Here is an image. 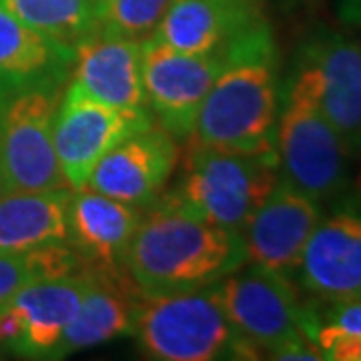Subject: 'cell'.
<instances>
[{
  "label": "cell",
  "instance_id": "20",
  "mask_svg": "<svg viewBox=\"0 0 361 361\" xmlns=\"http://www.w3.org/2000/svg\"><path fill=\"white\" fill-rule=\"evenodd\" d=\"M71 191L0 195V253L66 245Z\"/></svg>",
  "mask_w": 361,
  "mask_h": 361
},
{
  "label": "cell",
  "instance_id": "9",
  "mask_svg": "<svg viewBox=\"0 0 361 361\" xmlns=\"http://www.w3.org/2000/svg\"><path fill=\"white\" fill-rule=\"evenodd\" d=\"M291 71L305 80L323 116L349 155L361 157V44L331 28L313 30L299 44Z\"/></svg>",
  "mask_w": 361,
  "mask_h": 361
},
{
  "label": "cell",
  "instance_id": "15",
  "mask_svg": "<svg viewBox=\"0 0 361 361\" xmlns=\"http://www.w3.org/2000/svg\"><path fill=\"white\" fill-rule=\"evenodd\" d=\"M145 209L82 187L71 191L66 209L68 239L78 263L92 273H129L125 257Z\"/></svg>",
  "mask_w": 361,
  "mask_h": 361
},
{
  "label": "cell",
  "instance_id": "7",
  "mask_svg": "<svg viewBox=\"0 0 361 361\" xmlns=\"http://www.w3.org/2000/svg\"><path fill=\"white\" fill-rule=\"evenodd\" d=\"M63 89L26 90L0 101V177L4 193L71 189L54 149Z\"/></svg>",
  "mask_w": 361,
  "mask_h": 361
},
{
  "label": "cell",
  "instance_id": "12",
  "mask_svg": "<svg viewBox=\"0 0 361 361\" xmlns=\"http://www.w3.org/2000/svg\"><path fill=\"white\" fill-rule=\"evenodd\" d=\"M322 217V203L279 175L271 193L241 229L247 263L293 279L303 249Z\"/></svg>",
  "mask_w": 361,
  "mask_h": 361
},
{
  "label": "cell",
  "instance_id": "1",
  "mask_svg": "<svg viewBox=\"0 0 361 361\" xmlns=\"http://www.w3.org/2000/svg\"><path fill=\"white\" fill-rule=\"evenodd\" d=\"M245 263L241 233L165 201H157L142 215L125 257L130 279L145 295L203 289Z\"/></svg>",
  "mask_w": 361,
  "mask_h": 361
},
{
  "label": "cell",
  "instance_id": "13",
  "mask_svg": "<svg viewBox=\"0 0 361 361\" xmlns=\"http://www.w3.org/2000/svg\"><path fill=\"white\" fill-rule=\"evenodd\" d=\"M293 281L315 301L361 295V205L341 203L323 215L303 249Z\"/></svg>",
  "mask_w": 361,
  "mask_h": 361
},
{
  "label": "cell",
  "instance_id": "10",
  "mask_svg": "<svg viewBox=\"0 0 361 361\" xmlns=\"http://www.w3.org/2000/svg\"><path fill=\"white\" fill-rule=\"evenodd\" d=\"M153 125L147 106H111L66 85L54 116V149L66 185L73 191L87 187L92 169L109 151Z\"/></svg>",
  "mask_w": 361,
  "mask_h": 361
},
{
  "label": "cell",
  "instance_id": "22",
  "mask_svg": "<svg viewBox=\"0 0 361 361\" xmlns=\"http://www.w3.org/2000/svg\"><path fill=\"white\" fill-rule=\"evenodd\" d=\"M0 4L23 23L71 49L97 32V0H0Z\"/></svg>",
  "mask_w": 361,
  "mask_h": 361
},
{
  "label": "cell",
  "instance_id": "17",
  "mask_svg": "<svg viewBox=\"0 0 361 361\" xmlns=\"http://www.w3.org/2000/svg\"><path fill=\"white\" fill-rule=\"evenodd\" d=\"M68 80L73 89L92 101L125 109L147 106L142 89V40L92 32L75 49Z\"/></svg>",
  "mask_w": 361,
  "mask_h": 361
},
{
  "label": "cell",
  "instance_id": "23",
  "mask_svg": "<svg viewBox=\"0 0 361 361\" xmlns=\"http://www.w3.org/2000/svg\"><path fill=\"white\" fill-rule=\"evenodd\" d=\"M75 251L68 245H49L16 253H0V303L26 285L80 271Z\"/></svg>",
  "mask_w": 361,
  "mask_h": 361
},
{
  "label": "cell",
  "instance_id": "16",
  "mask_svg": "<svg viewBox=\"0 0 361 361\" xmlns=\"http://www.w3.org/2000/svg\"><path fill=\"white\" fill-rule=\"evenodd\" d=\"M263 20L261 0H175L149 39L207 54L231 49Z\"/></svg>",
  "mask_w": 361,
  "mask_h": 361
},
{
  "label": "cell",
  "instance_id": "2",
  "mask_svg": "<svg viewBox=\"0 0 361 361\" xmlns=\"http://www.w3.org/2000/svg\"><path fill=\"white\" fill-rule=\"evenodd\" d=\"M281 104L277 42L263 20L237 42L233 63L207 92L189 141L233 153L275 155Z\"/></svg>",
  "mask_w": 361,
  "mask_h": 361
},
{
  "label": "cell",
  "instance_id": "14",
  "mask_svg": "<svg viewBox=\"0 0 361 361\" xmlns=\"http://www.w3.org/2000/svg\"><path fill=\"white\" fill-rule=\"evenodd\" d=\"M177 163V139L153 125L109 151L92 169L87 187L127 205L149 209L165 193Z\"/></svg>",
  "mask_w": 361,
  "mask_h": 361
},
{
  "label": "cell",
  "instance_id": "5",
  "mask_svg": "<svg viewBox=\"0 0 361 361\" xmlns=\"http://www.w3.org/2000/svg\"><path fill=\"white\" fill-rule=\"evenodd\" d=\"M275 153L279 175L322 205L345 191L353 157L295 71L281 89Z\"/></svg>",
  "mask_w": 361,
  "mask_h": 361
},
{
  "label": "cell",
  "instance_id": "11",
  "mask_svg": "<svg viewBox=\"0 0 361 361\" xmlns=\"http://www.w3.org/2000/svg\"><path fill=\"white\" fill-rule=\"evenodd\" d=\"M90 285L80 269L26 285L0 303V348L28 360H56L63 334Z\"/></svg>",
  "mask_w": 361,
  "mask_h": 361
},
{
  "label": "cell",
  "instance_id": "25",
  "mask_svg": "<svg viewBox=\"0 0 361 361\" xmlns=\"http://www.w3.org/2000/svg\"><path fill=\"white\" fill-rule=\"evenodd\" d=\"M345 18L361 25V0H341Z\"/></svg>",
  "mask_w": 361,
  "mask_h": 361
},
{
  "label": "cell",
  "instance_id": "21",
  "mask_svg": "<svg viewBox=\"0 0 361 361\" xmlns=\"http://www.w3.org/2000/svg\"><path fill=\"white\" fill-rule=\"evenodd\" d=\"M307 305L305 334L323 360L361 361V295Z\"/></svg>",
  "mask_w": 361,
  "mask_h": 361
},
{
  "label": "cell",
  "instance_id": "8",
  "mask_svg": "<svg viewBox=\"0 0 361 361\" xmlns=\"http://www.w3.org/2000/svg\"><path fill=\"white\" fill-rule=\"evenodd\" d=\"M235 52L237 44L227 51L191 54L153 39L142 40V89L155 125L177 141H187L207 92L231 65Z\"/></svg>",
  "mask_w": 361,
  "mask_h": 361
},
{
  "label": "cell",
  "instance_id": "18",
  "mask_svg": "<svg viewBox=\"0 0 361 361\" xmlns=\"http://www.w3.org/2000/svg\"><path fill=\"white\" fill-rule=\"evenodd\" d=\"M75 49L49 39L0 4V101L26 90L65 89Z\"/></svg>",
  "mask_w": 361,
  "mask_h": 361
},
{
  "label": "cell",
  "instance_id": "19",
  "mask_svg": "<svg viewBox=\"0 0 361 361\" xmlns=\"http://www.w3.org/2000/svg\"><path fill=\"white\" fill-rule=\"evenodd\" d=\"M90 273V285L80 307L63 334L56 360L97 348L118 337L133 336L142 291L129 273Z\"/></svg>",
  "mask_w": 361,
  "mask_h": 361
},
{
  "label": "cell",
  "instance_id": "24",
  "mask_svg": "<svg viewBox=\"0 0 361 361\" xmlns=\"http://www.w3.org/2000/svg\"><path fill=\"white\" fill-rule=\"evenodd\" d=\"M173 2L175 0H97V30L111 37L149 39Z\"/></svg>",
  "mask_w": 361,
  "mask_h": 361
},
{
  "label": "cell",
  "instance_id": "26",
  "mask_svg": "<svg viewBox=\"0 0 361 361\" xmlns=\"http://www.w3.org/2000/svg\"><path fill=\"white\" fill-rule=\"evenodd\" d=\"M4 193V189H2V177H0V195Z\"/></svg>",
  "mask_w": 361,
  "mask_h": 361
},
{
  "label": "cell",
  "instance_id": "3",
  "mask_svg": "<svg viewBox=\"0 0 361 361\" xmlns=\"http://www.w3.org/2000/svg\"><path fill=\"white\" fill-rule=\"evenodd\" d=\"M189 145L179 180L159 201L241 233L279 179L277 157L221 151L193 141Z\"/></svg>",
  "mask_w": 361,
  "mask_h": 361
},
{
  "label": "cell",
  "instance_id": "6",
  "mask_svg": "<svg viewBox=\"0 0 361 361\" xmlns=\"http://www.w3.org/2000/svg\"><path fill=\"white\" fill-rule=\"evenodd\" d=\"M217 289L233 329L255 360H273L285 345L310 339L307 305L297 295L295 281L283 273L245 263L223 277Z\"/></svg>",
  "mask_w": 361,
  "mask_h": 361
},
{
  "label": "cell",
  "instance_id": "4",
  "mask_svg": "<svg viewBox=\"0 0 361 361\" xmlns=\"http://www.w3.org/2000/svg\"><path fill=\"white\" fill-rule=\"evenodd\" d=\"M133 337L149 360H255L221 303L217 283L139 299Z\"/></svg>",
  "mask_w": 361,
  "mask_h": 361
}]
</instances>
